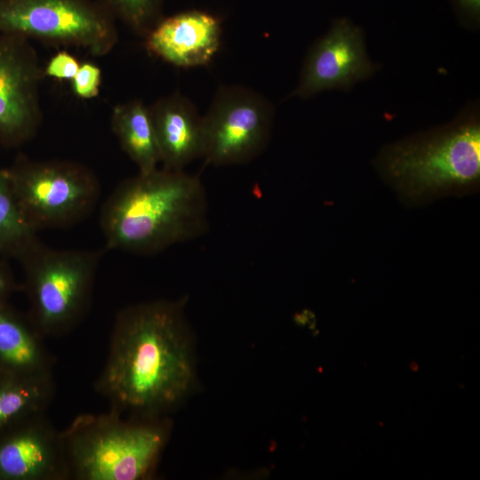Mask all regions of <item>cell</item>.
Here are the masks:
<instances>
[{
    "label": "cell",
    "mask_w": 480,
    "mask_h": 480,
    "mask_svg": "<svg viewBox=\"0 0 480 480\" xmlns=\"http://www.w3.org/2000/svg\"><path fill=\"white\" fill-rule=\"evenodd\" d=\"M192 364L179 303H140L120 310L95 391L120 413L150 418L188 391Z\"/></svg>",
    "instance_id": "1"
},
{
    "label": "cell",
    "mask_w": 480,
    "mask_h": 480,
    "mask_svg": "<svg viewBox=\"0 0 480 480\" xmlns=\"http://www.w3.org/2000/svg\"><path fill=\"white\" fill-rule=\"evenodd\" d=\"M100 221L108 249L156 253L206 232L205 190L197 175L184 170L139 172L108 196Z\"/></svg>",
    "instance_id": "2"
},
{
    "label": "cell",
    "mask_w": 480,
    "mask_h": 480,
    "mask_svg": "<svg viewBox=\"0 0 480 480\" xmlns=\"http://www.w3.org/2000/svg\"><path fill=\"white\" fill-rule=\"evenodd\" d=\"M60 432L69 477L75 480L145 479L167 437L164 423L127 420L113 409L80 414Z\"/></svg>",
    "instance_id": "3"
},
{
    "label": "cell",
    "mask_w": 480,
    "mask_h": 480,
    "mask_svg": "<svg viewBox=\"0 0 480 480\" xmlns=\"http://www.w3.org/2000/svg\"><path fill=\"white\" fill-rule=\"evenodd\" d=\"M379 168L399 195L423 202L476 189L480 178V127L466 122L387 148Z\"/></svg>",
    "instance_id": "4"
},
{
    "label": "cell",
    "mask_w": 480,
    "mask_h": 480,
    "mask_svg": "<svg viewBox=\"0 0 480 480\" xmlns=\"http://www.w3.org/2000/svg\"><path fill=\"white\" fill-rule=\"evenodd\" d=\"M101 251L55 249L39 238L17 260L23 272L28 317L44 338L61 337L91 305Z\"/></svg>",
    "instance_id": "5"
},
{
    "label": "cell",
    "mask_w": 480,
    "mask_h": 480,
    "mask_svg": "<svg viewBox=\"0 0 480 480\" xmlns=\"http://www.w3.org/2000/svg\"><path fill=\"white\" fill-rule=\"evenodd\" d=\"M7 170L20 212L36 232L81 221L100 198L98 178L76 161L35 160L20 155Z\"/></svg>",
    "instance_id": "6"
},
{
    "label": "cell",
    "mask_w": 480,
    "mask_h": 480,
    "mask_svg": "<svg viewBox=\"0 0 480 480\" xmlns=\"http://www.w3.org/2000/svg\"><path fill=\"white\" fill-rule=\"evenodd\" d=\"M0 33L84 48L95 57L118 42L116 21L96 0H0Z\"/></svg>",
    "instance_id": "7"
},
{
    "label": "cell",
    "mask_w": 480,
    "mask_h": 480,
    "mask_svg": "<svg viewBox=\"0 0 480 480\" xmlns=\"http://www.w3.org/2000/svg\"><path fill=\"white\" fill-rule=\"evenodd\" d=\"M271 103L242 85H221L203 119V157L207 164H244L267 146L273 124Z\"/></svg>",
    "instance_id": "8"
},
{
    "label": "cell",
    "mask_w": 480,
    "mask_h": 480,
    "mask_svg": "<svg viewBox=\"0 0 480 480\" xmlns=\"http://www.w3.org/2000/svg\"><path fill=\"white\" fill-rule=\"evenodd\" d=\"M44 77L30 40L0 33V144L17 148L42 124L40 84Z\"/></svg>",
    "instance_id": "9"
},
{
    "label": "cell",
    "mask_w": 480,
    "mask_h": 480,
    "mask_svg": "<svg viewBox=\"0 0 480 480\" xmlns=\"http://www.w3.org/2000/svg\"><path fill=\"white\" fill-rule=\"evenodd\" d=\"M61 432L46 412L0 433V480H68Z\"/></svg>",
    "instance_id": "10"
},
{
    "label": "cell",
    "mask_w": 480,
    "mask_h": 480,
    "mask_svg": "<svg viewBox=\"0 0 480 480\" xmlns=\"http://www.w3.org/2000/svg\"><path fill=\"white\" fill-rule=\"evenodd\" d=\"M361 32L345 20L337 21L310 49L294 94L301 98L347 87L372 71Z\"/></svg>",
    "instance_id": "11"
},
{
    "label": "cell",
    "mask_w": 480,
    "mask_h": 480,
    "mask_svg": "<svg viewBox=\"0 0 480 480\" xmlns=\"http://www.w3.org/2000/svg\"><path fill=\"white\" fill-rule=\"evenodd\" d=\"M221 20L201 10L163 17L143 37L147 51L179 68L204 66L220 45Z\"/></svg>",
    "instance_id": "12"
},
{
    "label": "cell",
    "mask_w": 480,
    "mask_h": 480,
    "mask_svg": "<svg viewBox=\"0 0 480 480\" xmlns=\"http://www.w3.org/2000/svg\"><path fill=\"white\" fill-rule=\"evenodd\" d=\"M162 167L183 170L203 157V119L195 105L174 92L148 105Z\"/></svg>",
    "instance_id": "13"
},
{
    "label": "cell",
    "mask_w": 480,
    "mask_h": 480,
    "mask_svg": "<svg viewBox=\"0 0 480 480\" xmlns=\"http://www.w3.org/2000/svg\"><path fill=\"white\" fill-rule=\"evenodd\" d=\"M44 337L28 314L0 307V373L26 377L52 375L53 358Z\"/></svg>",
    "instance_id": "14"
},
{
    "label": "cell",
    "mask_w": 480,
    "mask_h": 480,
    "mask_svg": "<svg viewBox=\"0 0 480 480\" xmlns=\"http://www.w3.org/2000/svg\"><path fill=\"white\" fill-rule=\"evenodd\" d=\"M110 125L122 149L140 172L158 167L159 150L148 105L140 100L116 104L112 109Z\"/></svg>",
    "instance_id": "15"
},
{
    "label": "cell",
    "mask_w": 480,
    "mask_h": 480,
    "mask_svg": "<svg viewBox=\"0 0 480 480\" xmlns=\"http://www.w3.org/2000/svg\"><path fill=\"white\" fill-rule=\"evenodd\" d=\"M54 394L53 375L0 373V433L29 416L46 412Z\"/></svg>",
    "instance_id": "16"
},
{
    "label": "cell",
    "mask_w": 480,
    "mask_h": 480,
    "mask_svg": "<svg viewBox=\"0 0 480 480\" xmlns=\"http://www.w3.org/2000/svg\"><path fill=\"white\" fill-rule=\"evenodd\" d=\"M37 239L18 205L7 168L0 167V258L18 259Z\"/></svg>",
    "instance_id": "17"
},
{
    "label": "cell",
    "mask_w": 480,
    "mask_h": 480,
    "mask_svg": "<svg viewBox=\"0 0 480 480\" xmlns=\"http://www.w3.org/2000/svg\"><path fill=\"white\" fill-rule=\"evenodd\" d=\"M116 21L144 37L164 17L165 0H96Z\"/></svg>",
    "instance_id": "18"
},
{
    "label": "cell",
    "mask_w": 480,
    "mask_h": 480,
    "mask_svg": "<svg viewBox=\"0 0 480 480\" xmlns=\"http://www.w3.org/2000/svg\"><path fill=\"white\" fill-rule=\"evenodd\" d=\"M102 72L100 68L90 61H84L70 81L74 95L82 100L96 98L100 93Z\"/></svg>",
    "instance_id": "19"
},
{
    "label": "cell",
    "mask_w": 480,
    "mask_h": 480,
    "mask_svg": "<svg viewBox=\"0 0 480 480\" xmlns=\"http://www.w3.org/2000/svg\"><path fill=\"white\" fill-rule=\"evenodd\" d=\"M80 64L75 55L66 50H60L43 68L44 76L59 81H71Z\"/></svg>",
    "instance_id": "20"
},
{
    "label": "cell",
    "mask_w": 480,
    "mask_h": 480,
    "mask_svg": "<svg viewBox=\"0 0 480 480\" xmlns=\"http://www.w3.org/2000/svg\"><path fill=\"white\" fill-rule=\"evenodd\" d=\"M18 289L20 287L15 280L11 267L3 258H0V307L9 304V299Z\"/></svg>",
    "instance_id": "21"
},
{
    "label": "cell",
    "mask_w": 480,
    "mask_h": 480,
    "mask_svg": "<svg viewBox=\"0 0 480 480\" xmlns=\"http://www.w3.org/2000/svg\"><path fill=\"white\" fill-rule=\"evenodd\" d=\"M461 8L473 17H478L480 0H458Z\"/></svg>",
    "instance_id": "22"
}]
</instances>
